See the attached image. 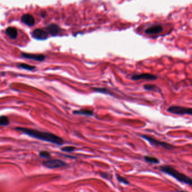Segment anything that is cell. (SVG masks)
<instances>
[{"mask_svg": "<svg viewBox=\"0 0 192 192\" xmlns=\"http://www.w3.org/2000/svg\"><path fill=\"white\" fill-rule=\"evenodd\" d=\"M131 80L134 81H139L140 80H145L149 81H155L156 80L158 77L155 75L150 74V73H140V74H133L131 76Z\"/></svg>", "mask_w": 192, "mask_h": 192, "instance_id": "8992f818", "label": "cell"}, {"mask_svg": "<svg viewBox=\"0 0 192 192\" xmlns=\"http://www.w3.org/2000/svg\"><path fill=\"white\" fill-rule=\"evenodd\" d=\"M32 37L38 40H45L48 37V34L44 30L42 29H36L32 34Z\"/></svg>", "mask_w": 192, "mask_h": 192, "instance_id": "52a82bcc", "label": "cell"}, {"mask_svg": "<svg viewBox=\"0 0 192 192\" xmlns=\"http://www.w3.org/2000/svg\"><path fill=\"white\" fill-rule=\"evenodd\" d=\"M163 30L162 26L161 24H155L147 28L145 30V34H155L162 32Z\"/></svg>", "mask_w": 192, "mask_h": 192, "instance_id": "ba28073f", "label": "cell"}, {"mask_svg": "<svg viewBox=\"0 0 192 192\" xmlns=\"http://www.w3.org/2000/svg\"><path fill=\"white\" fill-rule=\"evenodd\" d=\"M21 55L26 59H32L38 62H42L45 60V56L42 54H27L25 52H22Z\"/></svg>", "mask_w": 192, "mask_h": 192, "instance_id": "9c48e42d", "label": "cell"}, {"mask_svg": "<svg viewBox=\"0 0 192 192\" xmlns=\"http://www.w3.org/2000/svg\"><path fill=\"white\" fill-rule=\"evenodd\" d=\"M142 138L144 139L145 140H146L147 141H148V142L151 144V145L153 146H155V147H157V146H161L163 148L167 149V150H172L175 147L171 145V144H169V143H167L165 142H163V141H160L157 140L151 137L148 136V135H140Z\"/></svg>", "mask_w": 192, "mask_h": 192, "instance_id": "3957f363", "label": "cell"}, {"mask_svg": "<svg viewBox=\"0 0 192 192\" xmlns=\"http://www.w3.org/2000/svg\"><path fill=\"white\" fill-rule=\"evenodd\" d=\"M144 159L146 162L149 163H151L153 164H158L159 163V161L158 158L153 157H149V156H145Z\"/></svg>", "mask_w": 192, "mask_h": 192, "instance_id": "2e32d148", "label": "cell"}, {"mask_svg": "<svg viewBox=\"0 0 192 192\" xmlns=\"http://www.w3.org/2000/svg\"><path fill=\"white\" fill-rule=\"evenodd\" d=\"M22 22L28 26H33L35 24V19L34 16L30 14H26L22 15L21 18Z\"/></svg>", "mask_w": 192, "mask_h": 192, "instance_id": "30bf717a", "label": "cell"}, {"mask_svg": "<svg viewBox=\"0 0 192 192\" xmlns=\"http://www.w3.org/2000/svg\"><path fill=\"white\" fill-rule=\"evenodd\" d=\"M92 91L94 92H99V93H101L104 94H107L111 96H113L114 94L113 92L107 89V88H104V87H92L91 88Z\"/></svg>", "mask_w": 192, "mask_h": 192, "instance_id": "4fadbf2b", "label": "cell"}, {"mask_svg": "<svg viewBox=\"0 0 192 192\" xmlns=\"http://www.w3.org/2000/svg\"><path fill=\"white\" fill-rule=\"evenodd\" d=\"M39 155L40 157L48 159L50 158L51 155L47 151H41L39 153Z\"/></svg>", "mask_w": 192, "mask_h": 192, "instance_id": "ffe728a7", "label": "cell"}, {"mask_svg": "<svg viewBox=\"0 0 192 192\" xmlns=\"http://www.w3.org/2000/svg\"><path fill=\"white\" fill-rule=\"evenodd\" d=\"M167 111L172 114L177 115H192V108L178 105H172L168 108Z\"/></svg>", "mask_w": 192, "mask_h": 192, "instance_id": "277c9868", "label": "cell"}, {"mask_svg": "<svg viewBox=\"0 0 192 192\" xmlns=\"http://www.w3.org/2000/svg\"><path fill=\"white\" fill-rule=\"evenodd\" d=\"M15 130L22 133L24 134L27 135L30 137L37 139L40 140L47 141V142L52 143L53 144L59 145H61L64 144V140L63 139H62L60 137H58L55 134H53L50 133L40 131L38 130L30 129L20 127H16Z\"/></svg>", "mask_w": 192, "mask_h": 192, "instance_id": "6da1fadb", "label": "cell"}, {"mask_svg": "<svg viewBox=\"0 0 192 192\" xmlns=\"http://www.w3.org/2000/svg\"><path fill=\"white\" fill-rule=\"evenodd\" d=\"M143 88H144L145 90H147V91H152L161 92V90L159 89L157 85H155L147 84V85H144Z\"/></svg>", "mask_w": 192, "mask_h": 192, "instance_id": "9a60e30c", "label": "cell"}, {"mask_svg": "<svg viewBox=\"0 0 192 192\" xmlns=\"http://www.w3.org/2000/svg\"><path fill=\"white\" fill-rule=\"evenodd\" d=\"M45 15H46V12H45V11H42V12H41V16H42V17H44Z\"/></svg>", "mask_w": 192, "mask_h": 192, "instance_id": "7402d4cb", "label": "cell"}, {"mask_svg": "<svg viewBox=\"0 0 192 192\" xmlns=\"http://www.w3.org/2000/svg\"><path fill=\"white\" fill-rule=\"evenodd\" d=\"M46 32L50 34L52 36H56L60 33V28L59 26L56 25L55 24H50L46 27Z\"/></svg>", "mask_w": 192, "mask_h": 192, "instance_id": "8fae6325", "label": "cell"}, {"mask_svg": "<svg viewBox=\"0 0 192 192\" xmlns=\"http://www.w3.org/2000/svg\"><path fill=\"white\" fill-rule=\"evenodd\" d=\"M43 165L50 169H54L66 166L67 164L63 161L59 159H52L43 162Z\"/></svg>", "mask_w": 192, "mask_h": 192, "instance_id": "5b68a950", "label": "cell"}, {"mask_svg": "<svg viewBox=\"0 0 192 192\" xmlns=\"http://www.w3.org/2000/svg\"><path fill=\"white\" fill-rule=\"evenodd\" d=\"M61 149L63 151L72 152V151H74V150L76 149V148L74 147H72V146H67V147H63Z\"/></svg>", "mask_w": 192, "mask_h": 192, "instance_id": "44dd1931", "label": "cell"}, {"mask_svg": "<svg viewBox=\"0 0 192 192\" xmlns=\"http://www.w3.org/2000/svg\"><path fill=\"white\" fill-rule=\"evenodd\" d=\"M160 170L166 174H168L171 176L174 177L181 183L186 184L192 185V180L190 177L186 176L184 174H182L178 171L169 166H163L159 167Z\"/></svg>", "mask_w": 192, "mask_h": 192, "instance_id": "7a4b0ae2", "label": "cell"}, {"mask_svg": "<svg viewBox=\"0 0 192 192\" xmlns=\"http://www.w3.org/2000/svg\"><path fill=\"white\" fill-rule=\"evenodd\" d=\"M185 192V191H181V192Z\"/></svg>", "mask_w": 192, "mask_h": 192, "instance_id": "603a6c76", "label": "cell"}, {"mask_svg": "<svg viewBox=\"0 0 192 192\" xmlns=\"http://www.w3.org/2000/svg\"><path fill=\"white\" fill-rule=\"evenodd\" d=\"M116 177H117V179L119 182L123 183L124 184L129 185L130 184L129 181H128L126 178L122 177L121 176L119 175H116Z\"/></svg>", "mask_w": 192, "mask_h": 192, "instance_id": "d6986e66", "label": "cell"}, {"mask_svg": "<svg viewBox=\"0 0 192 192\" xmlns=\"http://www.w3.org/2000/svg\"><path fill=\"white\" fill-rule=\"evenodd\" d=\"M74 115H83L86 116H92L94 115V112L91 110L86 109H81L80 110L73 111Z\"/></svg>", "mask_w": 192, "mask_h": 192, "instance_id": "5bb4252c", "label": "cell"}, {"mask_svg": "<svg viewBox=\"0 0 192 192\" xmlns=\"http://www.w3.org/2000/svg\"><path fill=\"white\" fill-rule=\"evenodd\" d=\"M10 121L8 117L5 116H0V125L8 126L9 125Z\"/></svg>", "mask_w": 192, "mask_h": 192, "instance_id": "ac0fdd59", "label": "cell"}, {"mask_svg": "<svg viewBox=\"0 0 192 192\" xmlns=\"http://www.w3.org/2000/svg\"><path fill=\"white\" fill-rule=\"evenodd\" d=\"M5 33L11 39H15L18 34V30L15 27H9L6 28Z\"/></svg>", "mask_w": 192, "mask_h": 192, "instance_id": "7c38bea8", "label": "cell"}, {"mask_svg": "<svg viewBox=\"0 0 192 192\" xmlns=\"http://www.w3.org/2000/svg\"><path fill=\"white\" fill-rule=\"evenodd\" d=\"M18 67L23 69H26V70H34V69H36V67L35 66H32L27 64H24V63H21L20 64H19Z\"/></svg>", "mask_w": 192, "mask_h": 192, "instance_id": "e0dca14e", "label": "cell"}]
</instances>
